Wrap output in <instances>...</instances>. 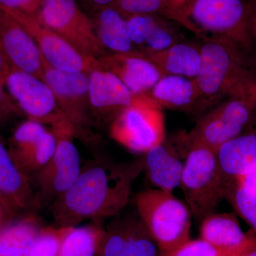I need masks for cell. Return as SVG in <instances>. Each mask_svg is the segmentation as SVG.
<instances>
[{"label": "cell", "mask_w": 256, "mask_h": 256, "mask_svg": "<svg viewBox=\"0 0 256 256\" xmlns=\"http://www.w3.org/2000/svg\"><path fill=\"white\" fill-rule=\"evenodd\" d=\"M144 170L143 158L118 163L97 156L82 165L76 180L50 205L57 226L85 220L104 222L120 214L130 198L134 182Z\"/></svg>", "instance_id": "cell-1"}, {"label": "cell", "mask_w": 256, "mask_h": 256, "mask_svg": "<svg viewBox=\"0 0 256 256\" xmlns=\"http://www.w3.org/2000/svg\"><path fill=\"white\" fill-rule=\"evenodd\" d=\"M201 42L202 66L194 80L205 112L229 98H252L256 84L252 54L223 37H206Z\"/></svg>", "instance_id": "cell-2"}, {"label": "cell", "mask_w": 256, "mask_h": 256, "mask_svg": "<svg viewBox=\"0 0 256 256\" xmlns=\"http://www.w3.org/2000/svg\"><path fill=\"white\" fill-rule=\"evenodd\" d=\"M178 24L198 40L228 38L252 54L247 0H190L180 12Z\"/></svg>", "instance_id": "cell-3"}, {"label": "cell", "mask_w": 256, "mask_h": 256, "mask_svg": "<svg viewBox=\"0 0 256 256\" xmlns=\"http://www.w3.org/2000/svg\"><path fill=\"white\" fill-rule=\"evenodd\" d=\"M136 205L160 252L174 250L190 240L191 210L172 192L156 188L140 192Z\"/></svg>", "instance_id": "cell-4"}, {"label": "cell", "mask_w": 256, "mask_h": 256, "mask_svg": "<svg viewBox=\"0 0 256 256\" xmlns=\"http://www.w3.org/2000/svg\"><path fill=\"white\" fill-rule=\"evenodd\" d=\"M180 186L195 220L202 222L215 213L226 195V184L216 152L192 146Z\"/></svg>", "instance_id": "cell-5"}, {"label": "cell", "mask_w": 256, "mask_h": 256, "mask_svg": "<svg viewBox=\"0 0 256 256\" xmlns=\"http://www.w3.org/2000/svg\"><path fill=\"white\" fill-rule=\"evenodd\" d=\"M56 138V146L48 163L34 175L36 197L38 206L50 205L76 180L82 165L74 138L77 137L75 128L67 119L52 126Z\"/></svg>", "instance_id": "cell-6"}, {"label": "cell", "mask_w": 256, "mask_h": 256, "mask_svg": "<svg viewBox=\"0 0 256 256\" xmlns=\"http://www.w3.org/2000/svg\"><path fill=\"white\" fill-rule=\"evenodd\" d=\"M252 97L226 99L198 118L188 132L192 146L216 151L228 141L254 126V106Z\"/></svg>", "instance_id": "cell-7"}, {"label": "cell", "mask_w": 256, "mask_h": 256, "mask_svg": "<svg viewBox=\"0 0 256 256\" xmlns=\"http://www.w3.org/2000/svg\"><path fill=\"white\" fill-rule=\"evenodd\" d=\"M36 16L84 55L96 58L109 55L98 38L94 22L76 0H43Z\"/></svg>", "instance_id": "cell-8"}, {"label": "cell", "mask_w": 256, "mask_h": 256, "mask_svg": "<svg viewBox=\"0 0 256 256\" xmlns=\"http://www.w3.org/2000/svg\"><path fill=\"white\" fill-rule=\"evenodd\" d=\"M43 80L54 94L66 118L75 128L77 137L88 141L94 139L88 132L94 124L89 100L88 74L58 70L43 58Z\"/></svg>", "instance_id": "cell-9"}, {"label": "cell", "mask_w": 256, "mask_h": 256, "mask_svg": "<svg viewBox=\"0 0 256 256\" xmlns=\"http://www.w3.org/2000/svg\"><path fill=\"white\" fill-rule=\"evenodd\" d=\"M110 134L130 151L144 154L166 138L162 110L149 99L130 106L111 122Z\"/></svg>", "instance_id": "cell-10"}, {"label": "cell", "mask_w": 256, "mask_h": 256, "mask_svg": "<svg viewBox=\"0 0 256 256\" xmlns=\"http://www.w3.org/2000/svg\"><path fill=\"white\" fill-rule=\"evenodd\" d=\"M2 8L18 20L30 33L44 60L50 66L64 72L86 74L100 68L98 58L80 53L63 37L44 24L35 15Z\"/></svg>", "instance_id": "cell-11"}, {"label": "cell", "mask_w": 256, "mask_h": 256, "mask_svg": "<svg viewBox=\"0 0 256 256\" xmlns=\"http://www.w3.org/2000/svg\"><path fill=\"white\" fill-rule=\"evenodd\" d=\"M4 86L28 119L50 127L66 119L52 89L42 79L11 68L5 78Z\"/></svg>", "instance_id": "cell-12"}, {"label": "cell", "mask_w": 256, "mask_h": 256, "mask_svg": "<svg viewBox=\"0 0 256 256\" xmlns=\"http://www.w3.org/2000/svg\"><path fill=\"white\" fill-rule=\"evenodd\" d=\"M192 148L188 132L178 131L144 153L143 171L152 184L168 192L178 188Z\"/></svg>", "instance_id": "cell-13"}, {"label": "cell", "mask_w": 256, "mask_h": 256, "mask_svg": "<svg viewBox=\"0 0 256 256\" xmlns=\"http://www.w3.org/2000/svg\"><path fill=\"white\" fill-rule=\"evenodd\" d=\"M97 256H160V250L139 216L128 214L105 227Z\"/></svg>", "instance_id": "cell-14"}, {"label": "cell", "mask_w": 256, "mask_h": 256, "mask_svg": "<svg viewBox=\"0 0 256 256\" xmlns=\"http://www.w3.org/2000/svg\"><path fill=\"white\" fill-rule=\"evenodd\" d=\"M92 120L111 122L124 109L148 99L133 94L114 74L100 68L88 74Z\"/></svg>", "instance_id": "cell-15"}, {"label": "cell", "mask_w": 256, "mask_h": 256, "mask_svg": "<svg viewBox=\"0 0 256 256\" xmlns=\"http://www.w3.org/2000/svg\"><path fill=\"white\" fill-rule=\"evenodd\" d=\"M0 44L12 68L43 80V58L30 33L0 6Z\"/></svg>", "instance_id": "cell-16"}, {"label": "cell", "mask_w": 256, "mask_h": 256, "mask_svg": "<svg viewBox=\"0 0 256 256\" xmlns=\"http://www.w3.org/2000/svg\"><path fill=\"white\" fill-rule=\"evenodd\" d=\"M126 21L134 48L144 55L158 53L185 40L178 23L161 15H132Z\"/></svg>", "instance_id": "cell-17"}, {"label": "cell", "mask_w": 256, "mask_h": 256, "mask_svg": "<svg viewBox=\"0 0 256 256\" xmlns=\"http://www.w3.org/2000/svg\"><path fill=\"white\" fill-rule=\"evenodd\" d=\"M100 68L114 74L134 95L146 96L164 76L139 52L114 54L98 58Z\"/></svg>", "instance_id": "cell-18"}, {"label": "cell", "mask_w": 256, "mask_h": 256, "mask_svg": "<svg viewBox=\"0 0 256 256\" xmlns=\"http://www.w3.org/2000/svg\"><path fill=\"white\" fill-rule=\"evenodd\" d=\"M156 107L200 117L204 114L201 94L194 79L164 75L146 95Z\"/></svg>", "instance_id": "cell-19"}, {"label": "cell", "mask_w": 256, "mask_h": 256, "mask_svg": "<svg viewBox=\"0 0 256 256\" xmlns=\"http://www.w3.org/2000/svg\"><path fill=\"white\" fill-rule=\"evenodd\" d=\"M200 235L220 256H237L252 244L256 233H244L233 214L214 213L202 220Z\"/></svg>", "instance_id": "cell-20"}, {"label": "cell", "mask_w": 256, "mask_h": 256, "mask_svg": "<svg viewBox=\"0 0 256 256\" xmlns=\"http://www.w3.org/2000/svg\"><path fill=\"white\" fill-rule=\"evenodd\" d=\"M0 196L18 213L40 208L32 180L22 172L0 137Z\"/></svg>", "instance_id": "cell-21"}, {"label": "cell", "mask_w": 256, "mask_h": 256, "mask_svg": "<svg viewBox=\"0 0 256 256\" xmlns=\"http://www.w3.org/2000/svg\"><path fill=\"white\" fill-rule=\"evenodd\" d=\"M227 186L256 170V127L248 128L216 152Z\"/></svg>", "instance_id": "cell-22"}, {"label": "cell", "mask_w": 256, "mask_h": 256, "mask_svg": "<svg viewBox=\"0 0 256 256\" xmlns=\"http://www.w3.org/2000/svg\"><path fill=\"white\" fill-rule=\"evenodd\" d=\"M164 75L196 78L202 66V42L183 41L166 50L146 55Z\"/></svg>", "instance_id": "cell-23"}, {"label": "cell", "mask_w": 256, "mask_h": 256, "mask_svg": "<svg viewBox=\"0 0 256 256\" xmlns=\"http://www.w3.org/2000/svg\"><path fill=\"white\" fill-rule=\"evenodd\" d=\"M43 226L34 212H25L0 228V256H28Z\"/></svg>", "instance_id": "cell-24"}, {"label": "cell", "mask_w": 256, "mask_h": 256, "mask_svg": "<svg viewBox=\"0 0 256 256\" xmlns=\"http://www.w3.org/2000/svg\"><path fill=\"white\" fill-rule=\"evenodd\" d=\"M96 34L108 54L137 52L128 34L126 18L114 6L96 11Z\"/></svg>", "instance_id": "cell-25"}, {"label": "cell", "mask_w": 256, "mask_h": 256, "mask_svg": "<svg viewBox=\"0 0 256 256\" xmlns=\"http://www.w3.org/2000/svg\"><path fill=\"white\" fill-rule=\"evenodd\" d=\"M104 232L102 222L64 227L58 256H97Z\"/></svg>", "instance_id": "cell-26"}, {"label": "cell", "mask_w": 256, "mask_h": 256, "mask_svg": "<svg viewBox=\"0 0 256 256\" xmlns=\"http://www.w3.org/2000/svg\"><path fill=\"white\" fill-rule=\"evenodd\" d=\"M56 138L48 130L40 142L26 150L11 154L15 164L30 180L48 163L54 153Z\"/></svg>", "instance_id": "cell-27"}, {"label": "cell", "mask_w": 256, "mask_h": 256, "mask_svg": "<svg viewBox=\"0 0 256 256\" xmlns=\"http://www.w3.org/2000/svg\"><path fill=\"white\" fill-rule=\"evenodd\" d=\"M226 198L256 234V192L234 184L227 190Z\"/></svg>", "instance_id": "cell-28"}, {"label": "cell", "mask_w": 256, "mask_h": 256, "mask_svg": "<svg viewBox=\"0 0 256 256\" xmlns=\"http://www.w3.org/2000/svg\"><path fill=\"white\" fill-rule=\"evenodd\" d=\"M45 124L28 119L15 129L10 140V154L21 152L34 146L41 140L47 131Z\"/></svg>", "instance_id": "cell-29"}, {"label": "cell", "mask_w": 256, "mask_h": 256, "mask_svg": "<svg viewBox=\"0 0 256 256\" xmlns=\"http://www.w3.org/2000/svg\"><path fill=\"white\" fill-rule=\"evenodd\" d=\"M112 6L124 18L136 14H159L170 20L166 0H116Z\"/></svg>", "instance_id": "cell-30"}, {"label": "cell", "mask_w": 256, "mask_h": 256, "mask_svg": "<svg viewBox=\"0 0 256 256\" xmlns=\"http://www.w3.org/2000/svg\"><path fill=\"white\" fill-rule=\"evenodd\" d=\"M64 227L42 226L28 256H58Z\"/></svg>", "instance_id": "cell-31"}, {"label": "cell", "mask_w": 256, "mask_h": 256, "mask_svg": "<svg viewBox=\"0 0 256 256\" xmlns=\"http://www.w3.org/2000/svg\"><path fill=\"white\" fill-rule=\"evenodd\" d=\"M160 256H222L214 248L201 238L188 240L174 250L160 252Z\"/></svg>", "instance_id": "cell-32"}, {"label": "cell", "mask_w": 256, "mask_h": 256, "mask_svg": "<svg viewBox=\"0 0 256 256\" xmlns=\"http://www.w3.org/2000/svg\"><path fill=\"white\" fill-rule=\"evenodd\" d=\"M22 114L16 102L5 90L4 82L0 79V124Z\"/></svg>", "instance_id": "cell-33"}, {"label": "cell", "mask_w": 256, "mask_h": 256, "mask_svg": "<svg viewBox=\"0 0 256 256\" xmlns=\"http://www.w3.org/2000/svg\"><path fill=\"white\" fill-rule=\"evenodd\" d=\"M43 0H0V6L36 16Z\"/></svg>", "instance_id": "cell-34"}, {"label": "cell", "mask_w": 256, "mask_h": 256, "mask_svg": "<svg viewBox=\"0 0 256 256\" xmlns=\"http://www.w3.org/2000/svg\"><path fill=\"white\" fill-rule=\"evenodd\" d=\"M20 215L0 196V228Z\"/></svg>", "instance_id": "cell-35"}, {"label": "cell", "mask_w": 256, "mask_h": 256, "mask_svg": "<svg viewBox=\"0 0 256 256\" xmlns=\"http://www.w3.org/2000/svg\"><path fill=\"white\" fill-rule=\"evenodd\" d=\"M249 28L252 40L256 45V0H247Z\"/></svg>", "instance_id": "cell-36"}, {"label": "cell", "mask_w": 256, "mask_h": 256, "mask_svg": "<svg viewBox=\"0 0 256 256\" xmlns=\"http://www.w3.org/2000/svg\"><path fill=\"white\" fill-rule=\"evenodd\" d=\"M12 67L6 56H5L1 44H0V79L4 82L5 78L9 73Z\"/></svg>", "instance_id": "cell-37"}, {"label": "cell", "mask_w": 256, "mask_h": 256, "mask_svg": "<svg viewBox=\"0 0 256 256\" xmlns=\"http://www.w3.org/2000/svg\"><path fill=\"white\" fill-rule=\"evenodd\" d=\"M88 6L92 10H98L112 6L116 2V0H84Z\"/></svg>", "instance_id": "cell-38"}, {"label": "cell", "mask_w": 256, "mask_h": 256, "mask_svg": "<svg viewBox=\"0 0 256 256\" xmlns=\"http://www.w3.org/2000/svg\"><path fill=\"white\" fill-rule=\"evenodd\" d=\"M237 256H256V234L252 244Z\"/></svg>", "instance_id": "cell-39"}, {"label": "cell", "mask_w": 256, "mask_h": 256, "mask_svg": "<svg viewBox=\"0 0 256 256\" xmlns=\"http://www.w3.org/2000/svg\"><path fill=\"white\" fill-rule=\"evenodd\" d=\"M175 0H166V2H168V9H169L170 14V20H172L173 21V14L172 11V5L174 4Z\"/></svg>", "instance_id": "cell-40"}, {"label": "cell", "mask_w": 256, "mask_h": 256, "mask_svg": "<svg viewBox=\"0 0 256 256\" xmlns=\"http://www.w3.org/2000/svg\"><path fill=\"white\" fill-rule=\"evenodd\" d=\"M254 127H256V100L255 106H254Z\"/></svg>", "instance_id": "cell-41"}, {"label": "cell", "mask_w": 256, "mask_h": 256, "mask_svg": "<svg viewBox=\"0 0 256 256\" xmlns=\"http://www.w3.org/2000/svg\"><path fill=\"white\" fill-rule=\"evenodd\" d=\"M252 98L254 99V100H256V84L255 85V86H254V89H252Z\"/></svg>", "instance_id": "cell-42"}]
</instances>
